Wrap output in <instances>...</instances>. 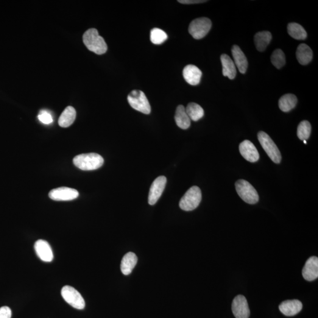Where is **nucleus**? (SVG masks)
Instances as JSON below:
<instances>
[{"label": "nucleus", "mask_w": 318, "mask_h": 318, "mask_svg": "<svg viewBox=\"0 0 318 318\" xmlns=\"http://www.w3.org/2000/svg\"><path fill=\"white\" fill-rule=\"evenodd\" d=\"M311 125L308 121H303L301 122L298 127L297 135L298 138L303 141L308 140L311 135Z\"/></svg>", "instance_id": "bb28decb"}, {"label": "nucleus", "mask_w": 318, "mask_h": 318, "mask_svg": "<svg viewBox=\"0 0 318 318\" xmlns=\"http://www.w3.org/2000/svg\"><path fill=\"white\" fill-rule=\"evenodd\" d=\"M303 305L299 300H288L282 302L279 309L284 315L293 317L297 315L302 310Z\"/></svg>", "instance_id": "2eb2a0df"}, {"label": "nucleus", "mask_w": 318, "mask_h": 318, "mask_svg": "<svg viewBox=\"0 0 318 318\" xmlns=\"http://www.w3.org/2000/svg\"><path fill=\"white\" fill-rule=\"evenodd\" d=\"M223 68V74L229 79L233 80L236 76V69L235 63L228 55L223 54L220 56Z\"/></svg>", "instance_id": "a211bd4d"}, {"label": "nucleus", "mask_w": 318, "mask_h": 318, "mask_svg": "<svg viewBox=\"0 0 318 318\" xmlns=\"http://www.w3.org/2000/svg\"><path fill=\"white\" fill-rule=\"evenodd\" d=\"M271 62L276 68L280 69L285 65V55L281 49H277L273 52L271 55Z\"/></svg>", "instance_id": "c85d7f7f"}, {"label": "nucleus", "mask_w": 318, "mask_h": 318, "mask_svg": "<svg viewBox=\"0 0 318 318\" xmlns=\"http://www.w3.org/2000/svg\"><path fill=\"white\" fill-rule=\"evenodd\" d=\"M166 182V177L163 176L156 178L150 189L149 199H148L149 205H154L160 199L165 188Z\"/></svg>", "instance_id": "9b49d317"}, {"label": "nucleus", "mask_w": 318, "mask_h": 318, "mask_svg": "<svg viewBox=\"0 0 318 318\" xmlns=\"http://www.w3.org/2000/svg\"><path fill=\"white\" fill-rule=\"evenodd\" d=\"M237 193L244 202L250 205L255 204L259 201V195L254 187L247 181L239 180L235 183Z\"/></svg>", "instance_id": "20e7f679"}, {"label": "nucleus", "mask_w": 318, "mask_h": 318, "mask_svg": "<svg viewBox=\"0 0 318 318\" xmlns=\"http://www.w3.org/2000/svg\"><path fill=\"white\" fill-rule=\"evenodd\" d=\"M79 192L76 189L61 187L52 190L49 194L50 199L55 201H69L77 199Z\"/></svg>", "instance_id": "9d476101"}, {"label": "nucleus", "mask_w": 318, "mask_h": 318, "mask_svg": "<svg viewBox=\"0 0 318 318\" xmlns=\"http://www.w3.org/2000/svg\"><path fill=\"white\" fill-rule=\"evenodd\" d=\"M167 39V35L163 30L155 28L150 32V40L156 45H160Z\"/></svg>", "instance_id": "cd10ccee"}, {"label": "nucleus", "mask_w": 318, "mask_h": 318, "mask_svg": "<svg viewBox=\"0 0 318 318\" xmlns=\"http://www.w3.org/2000/svg\"><path fill=\"white\" fill-rule=\"evenodd\" d=\"M73 163L82 171H94L103 166L104 159L97 153H85L76 156L73 159Z\"/></svg>", "instance_id": "f03ea898"}, {"label": "nucleus", "mask_w": 318, "mask_h": 318, "mask_svg": "<svg viewBox=\"0 0 318 318\" xmlns=\"http://www.w3.org/2000/svg\"><path fill=\"white\" fill-rule=\"evenodd\" d=\"M127 100L134 109L145 114H149L151 112L149 100L143 91L138 90L131 91L128 95Z\"/></svg>", "instance_id": "39448f33"}, {"label": "nucleus", "mask_w": 318, "mask_h": 318, "mask_svg": "<svg viewBox=\"0 0 318 318\" xmlns=\"http://www.w3.org/2000/svg\"><path fill=\"white\" fill-rule=\"evenodd\" d=\"M76 117V111L71 106H68L61 114L58 124L61 127H68L73 124Z\"/></svg>", "instance_id": "4be33fe9"}, {"label": "nucleus", "mask_w": 318, "mask_h": 318, "mask_svg": "<svg viewBox=\"0 0 318 318\" xmlns=\"http://www.w3.org/2000/svg\"><path fill=\"white\" fill-rule=\"evenodd\" d=\"M296 55L301 65H307L312 60L313 52L310 47L306 44H301L297 48Z\"/></svg>", "instance_id": "aec40b11"}, {"label": "nucleus", "mask_w": 318, "mask_h": 318, "mask_svg": "<svg viewBox=\"0 0 318 318\" xmlns=\"http://www.w3.org/2000/svg\"><path fill=\"white\" fill-rule=\"evenodd\" d=\"M271 40V33L266 32V31L256 33L255 37H254V41H255L256 49L259 52H264L266 50Z\"/></svg>", "instance_id": "5701e85b"}, {"label": "nucleus", "mask_w": 318, "mask_h": 318, "mask_svg": "<svg viewBox=\"0 0 318 318\" xmlns=\"http://www.w3.org/2000/svg\"><path fill=\"white\" fill-rule=\"evenodd\" d=\"M288 32L291 37L298 40H303L307 37V33L300 24L291 23L288 24Z\"/></svg>", "instance_id": "a878e982"}, {"label": "nucleus", "mask_w": 318, "mask_h": 318, "mask_svg": "<svg viewBox=\"0 0 318 318\" xmlns=\"http://www.w3.org/2000/svg\"><path fill=\"white\" fill-rule=\"evenodd\" d=\"M233 314L236 318H249L250 312L246 298L238 295L233 300L231 305Z\"/></svg>", "instance_id": "1a4fd4ad"}, {"label": "nucleus", "mask_w": 318, "mask_h": 318, "mask_svg": "<svg viewBox=\"0 0 318 318\" xmlns=\"http://www.w3.org/2000/svg\"><path fill=\"white\" fill-rule=\"evenodd\" d=\"M183 76L186 82L192 86L199 85L202 72L196 66H186L183 71Z\"/></svg>", "instance_id": "dca6fc26"}, {"label": "nucleus", "mask_w": 318, "mask_h": 318, "mask_svg": "<svg viewBox=\"0 0 318 318\" xmlns=\"http://www.w3.org/2000/svg\"><path fill=\"white\" fill-rule=\"evenodd\" d=\"M35 249L38 257L41 261L50 262L53 261V253L49 243L44 240H38L35 243Z\"/></svg>", "instance_id": "ddd939ff"}, {"label": "nucleus", "mask_w": 318, "mask_h": 318, "mask_svg": "<svg viewBox=\"0 0 318 318\" xmlns=\"http://www.w3.org/2000/svg\"><path fill=\"white\" fill-rule=\"evenodd\" d=\"M304 279L308 281H313L318 277V258L312 256L306 262L302 270Z\"/></svg>", "instance_id": "4468645a"}, {"label": "nucleus", "mask_w": 318, "mask_h": 318, "mask_svg": "<svg viewBox=\"0 0 318 318\" xmlns=\"http://www.w3.org/2000/svg\"><path fill=\"white\" fill-rule=\"evenodd\" d=\"M137 262H138V257L136 254L133 252L125 254L121 262V271L123 274L124 275L130 274L134 267H135Z\"/></svg>", "instance_id": "412c9836"}, {"label": "nucleus", "mask_w": 318, "mask_h": 318, "mask_svg": "<svg viewBox=\"0 0 318 318\" xmlns=\"http://www.w3.org/2000/svg\"><path fill=\"white\" fill-rule=\"evenodd\" d=\"M202 200V192L199 187L194 186L190 188L181 199L179 206L185 211L194 210Z\"/></svg>", "instance_id": "7ed1b4c3"}, {"label": "nucleus", "mask_w": 318, "mask_h": 318, "mask_svg": "<svg viewBox=\"0 0 318 318\" xmlns=\"http://www.w3.org/2000/svg\"><path fill=\"white\" fill-rule=\"evenodd\" d=\"M303 142H304V143H305V144L307 143L306 141H303Z\"/></svg>", "instance_id": "473e14b6"}, {"label": "nucleus", "mask_w": 318, "mask_h": 318, "mask_svg": "<svg viewBox=\"0 0 318 318\" xmlns=\"http://www.w3.org/2000/svg\"><path fill=\"white\" fill-rule=\"evenodd\" d=\"M175 119L177 126L180 129H188L191 125V120L190 119L186 113L185 107L182 105L177 106V110H176Z\"/></svg>", "instance_id": "6ab92c4d"}, {"label": "nucleus", "mask_w": 318, "mask_h": 318, "mask_svg": "<svg viewBox=\"0 0 318 318\" xmlns=\"http://www.w3.org/2000/svg\"><path fill=\"white\" fill-rule=\"evenodd\" d=\"M207 1H202V0H178V2L183 4H194L203 3Z\"/></svg>", "instance_id": "2f4dec72"}, {"label": "nucleus", "mask_w": 318, "mask_h": 318, "mask_svg": "<svg viewBox=\"0 0 318 318\" xmlns=\"http://www.w3.org/2000/svg\"><path fill=\"white\" fill-rule=\"evenodd\" d=\"M12 312L9 307L2 306L0 308V318H11Z\"/></svg>", "instance_id": "7c9ffc66"}, {"label": "nucleus", "mask_w": 318, "mask_h": 318, "mask_svg": "<svg viewBox=\"0 0 318 318\" xmlns=\"http://www.w3.org/2000/svg\"><path fill=\"white\" fill-rule=\"evenodd\" d=\"M298 103L297 97L292 94H286L279 100V106L283 112H289L295 107Z\"/></svg>", "instance_id": "b1692460"}, {"label": "nucleus", "mask_w": 318, "mask_h": 318, "mask_svg": "<svg viewBox=\"0 0 318 318\" xmlns=\"http://www.w3.org/2000/svg\"><path fill=\"white\" fill-rule=\"evenodd\" d=\"M39 121L44 124H49L53 122V118L50 114L46 111H41L38 116Z\"/></svg>", "instance_id": "c756f323"}, {"label": "nucleus", "mask_w": 318, "mask_h": 318, "mask_svg": "<svg viewBox=\"0 0 318 318\" xmlns=\"http://www.w3.org/2000/svg\"><path fill=\"white\" fill-rule=\"evenodd\" d=\"M231 53L239 72L242 74H245L247 71L248 62L244 52L238 46L234 45L231 49Z\"/></svg>", "instance_id": "f3484780"}, {"label": "nucleus", "mask_w": 318, "mask_h": 318, "mask_svg": "<svg viewBox=\"0 0 318 318\" xmlns=\"http://www.w3.org/2000/svg\"><path fill=\"white\" fill-rule=\"evenodd\" d=\"M187 114L191 121L197 122L204 116V110L197 103H190L185 108Z\"/></svg>", "instance_id": "393cba45"}, {"label": "nucleus", "mask_w": 318, "mask_h": 318, "mask_svg": "<svg viewBox=\"0 0 318 318\" xmlns=\"http://www.w3.org/2000/svg\"><path fill=\"white\" fill-rule=\"evenodd\" d=\"M61 296L64 300L73 308L77 309H83L85 307V301L76 289L71 286H65L61 291Z\"/></svg>", "instance_id": "6e6552de"}, {"label": "nucleus", "mask_w": 318, "mask_h": 318, "mask_svg": "<svg viewBox=\"0 0 318 318\" xmlns=\"http://www.w3.org/2000/svg\"><path fill=\"white\" fill-rule=\"evenodd\" d=\"M212 27L210 19L200 18L194 19L189 25V32L194 39L200 40L208 34Z\"/></svg>", "instance_id": "0eeeda50"}, {"label": "nucleus", "mask_w": 318, "mask_h": 318, "mask_svg": "<svg viewBox=\"0 0 318 318\" xmlns=\"http://www.w3.org/2000/svg\"><path fill=\"white\" fill-rule=\"evenodd\" d=\"M239 152L247 160L256 162L259 159V154L255 145L249 141L245 140L239 145Z\"/></svg>", "instance_id": "f8f14e48"}, {"label": "nucleus", "mask_w": 318, "mask_h": 318, "mask_svg": "<svg viewBox=\"0 0 318 318\" xmlns=\"http://www.w3.org/2000/svg\"><path fill=\"white\" fill-rule=\"evenodd\" d=\"M83 40L86 47L97 54H103L107 52V44L96 29H90L86 31L83 35Z\"/></svg>", "instance_id": "f257e3e1"}, {"label": "nucleus", "mask_w": 318, "mask_h": 318, "mask_svg": "<svg viewBox=\"0 0 318 318\" xmlns=\"http://www.w3.org/2000/svg\"><path fill=\"white\" fill-rule=\"evenodd\" d=\"M258 138L265 152L273 162L280 163L282 159L281 152L270 137L264 132H259Z\"/></svg>", "instance_id": "423d86ee"}]
</instances>
